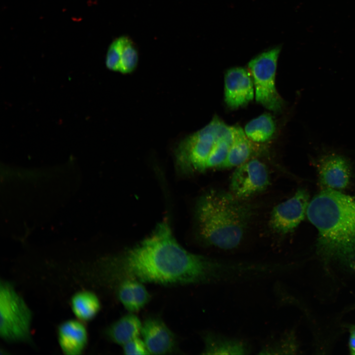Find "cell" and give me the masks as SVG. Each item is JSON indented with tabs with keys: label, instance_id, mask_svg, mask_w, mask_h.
<instances>
[{
	"label": "cell",
	"instance_id": "cell-1",
	"mask_svg": "<svg viewBox=\"0 0 355 355\" xmlns=\"http://www.w3.org/2000/svg\"><path fill=\"white\" fill-rule=\"evenodd\" d=\"M96 272L100 284L115 288L128 279L165 285L235 282L240 277L241 267L238 262L186 250L163 222L137 245L100 260Z\"/></svg>",
	"mask_w": 355,
	"mask_h": 355
},
{
	"label": "cell",
	"instance_id": "cell-2",
	"mask_svg": "<svg viewBox=\"0 0 355 355\" xmlns=\"http://www.w3.org/2000/svg\"><path fill=\"white\" fill-rule=\"evenodd\" d=\"M306 215L318 230V253L355 264V197L321 189L310 201Z\"/></svg>",
	"mask_w": 355,
	"mask_h": 355
},
{
	"label": "cell",
	"instance_id": "cell-3",
	"mask_svg": "<svg viewBox=\"0 0 355 355\" xmlns=\"http://www.w3.org/2000/svg\"><path fill=\"white\" fill-rule=\"evenodd\" d=\"M254 213L252 206L232 193L213 190L196 207L199 234L206 246L220 249L237 248Z\"/></svg>",
	"mask_w": 355,
	"mask_h": 355
},
{
	"label": "cell",
	"instance_id": "cell-4",
	"mask_svg": "<svg viewBox=\"0 0 355 355\" xmlns=\"http://www.w3.org/2000/svg\"><path fill=\"white\" fill-rule=\"evenodd\" d=\"M31 311L12 285L0 284V335L7 342H28L31 339Z\"/></svg>",
	"mask_w": 355,
	"mask_h": 355
},
{
	"label": "cell",
	"instance_id": "cell-5",
	"mask_svg": "<svg viewBox=\"0 0 355 355\" xmlns=\"http://www.w3.org/2000/svg\"><path fill=\"white\" fill-rule=\"evenodd\" d=\"M225 125L219 118L215 116L203 128L182 139L175 149L178 167L184 171L206 170L207 160L213 144Z\"/></svg>",
	"mask_w": 355,
	"mask_h": 355
},
{
	"label": "cell",
	"instance_id": "cell-6",
	"mask_svg": "<svg viewBox=\"0 0 355 355\" xmlns=\"http://www.w3.org/2000/svg\"><path fill=\"white\" fill-rule=\"evenodd\" d=\"M280 51V47H277L263 52L248 64L256 101L275 112L280 111L284 105V101L275 86L277 61Z\"/></svg>",
	"mask_w": 355,
	"mask_h": 355
},
{
	"label": "cell",
	"instance_id": "cell-7",
	"mask_svg": "<svg viewBox=\"0 0 355 355\" xmlns=\"http://www.w3.org/2000/svg\"><path fill=\"white\" fill-rule=\"evenodd\" d=\"M269 182L266 166L252 158L236 167L231 177L230 189L235 196L245 200L264 190Z\"/></svg>",
	"mask_w": 355,
	"mask_h": 355
},
{
	"label": "cell",
	"instance_id": "cell-8",
	"mask_svg": "<svg viewBox=\"0 0 355 355\" xmlns=\"http://www.w3.org/2000/svg\"><path fill=\"white\" fill-rule=\"evenodd\" d=\"M309 199L307 190L300 188L291 198L276 206L269 219L271 228L281 234L293 231L307 214Z\"/></svg>",
	"mask_w": 355,
	"mask_h": 355
},
{
	"label": "cell",
	"instance_id": "cell-9",
	"mask_svg": "<svg viewBox=\"0 0 355 355\" xmlns=\"http://www.w3.org/2000/svg\"><path fill=\"white\" fill-rule=\"evenodd\" d=\"M319 181L322 189L340 191L349 185L352 168L344 156L335 153L323 155L317 165Z\"/></svg>",
	"mask_w": 355,
	"mask_h": 355
},
{
	"label": "cell",
	"instance_id": "cell-10",
	"mask_svg": "<svg viewBox=\"0 0 355 355\" xmlns=\"http://www.w3.org/2000/svg\"><path fill=\"white\" fill-rule=\"evenodd\" d=\"M141 334L150 354L166 355L178 351L176 335L158 317L150 316L145 319Z\"/></svg>",
	"mask_w": 355,
	"mask_h": 355
},
{
	"label": "cell",
	"instance_id": "cell-11",
	"mask_svg": "<svg viewBox=\"0 0 355 355\" xmlns=\"http://www.w3.org/2000/svg\"><path fill=\"white\" fill-rule=\"evenodd\" d=\"M251 74L241 67L228 70L224 77L225 101L228 106L236 109L252 101L254 96Z\"/></svg>",
	"mask_w": 355,
	"mask_h": 355
},
{
	"label": "cell",
	"instance_id": "cell-12",
	"mask_svg": "<svg viewBox=\"0 0 355 355\" xmlns=\"http://www.w3.org/2000/svg\"><path fill=\"white\" fill-rule=\"evenodd\" d=\"M203 355H248L252 352L250 343L238 338L208 331L202 335Z\"/></svg>",
	"mask_w": 355,
	"mask_h": 355
},
{
	"label": "cell",
	"instance_id": "cell-13",
	"mask_svg": "<svg viewBox=\"0 0 355 355\" xmlns=\"http://www.w3.org/2000/svg\"><path fill=\"white\" fill-rule=\"evenodd\" d=\"M79 320H70L61 323L58 328V340L64 354H81L88 343L86 328Z\"/></svg>",
	"mask_w": 355,
	"mask_h": 355
},
{
	"label": "cell",
	"instance_id": "cell-14",
	"mask_svg": "<svg viewBox=\"0 0 355 355\" xmlns=\"http://www.w3.org/2000/svg\"><path fill=\"white\" fill-rule=\"evenodd\" d=\"M232 129L233 141L227 156L218 168L237 167L252 159L260 150L258 143L250 140L241 127L232 126Z\"/></svg>",
	"mask_w": 355,
	"mask_h": 355
},
{
	"label": "cell",
	"instance_id": "cell-15",
	"mask_svg": "<svg viewBox=\"0 0 355 355\" xmlns=\"http://www.w3.org/2000/svg\"><path fill=\"white\" fill-rule=\"evenodd\" d=\"M119 300L130 313L140 311L149 302L150 295L142 283L128 279L114 288Z\"/></svg>",
	"mask_w": 355,
	"mask_h": 355
},
{
	"label": "cell",
	"instance_id": "cell-16",
	"mask_svg": "<svg viewBox=\"0 0 355 355\" xmlns=\"http://www.w3.org/2000/svg\"><path fill=\"white\" fill-rule=\"evenodd\" d=\"M142 323L133 313L126 314L111 324L106 335L112 342L123 346L141 334Z\"/></svg>",
	"mask_w": 355,
	"mask_h": 355
},
{
	"label": "cell",
	"instance_id": "cell-17",
	"mask_svg": "<svg viewBox=\"0 0 355 355\" xmlns=\"http://www.w3.org/2000/svg\"><path fill=\"white\" fill-rule=\"evenodd\" d=\"M71 308L75 317L82 321L93 319L101 308L100 301L93 292L82 290L75 293L71 299Z\"/></svg>",
	"mask_w": 355,
	"mask_h": 355
},
{
	"label": "cell",
	"instance_id": "cell-18",
	"mask_svg": "<svg viewBox=\"0 0 355 355\" xmlns=\"http://www.w3.org/2000/svg\"><path fill=\"white\" fill-rule=\"evenodd\" d=\"M276 131V125L272 116L264 113L251 120L245 126L247 136L256 143L264 142L271 139Z\"/></svg>",
	"mask_w": 355,
	"mask_h": 355
},
{
	"label": "cell",
	"instance_id": "cell-19",
	"mask_svg": "<svg viewBox=\"0 0 355 355\" xmlns=\"http://www.w3.org/2000/svg\"><path fill=\"white\" fill-rule=\"evenodd\" d=\"M233 141L232 126L226 124L217 136L207 162V169L218 168L226 158Z\"/></svg>",
	"mask_w": 355,
	"mask_h": 355
},
{
	"label": "cell",
	"instance_id": "cell-20",
	"mask_svg": "<svg viewBox=\"0 0 355 355\" xmlns=\"http://www.w3.org/2000/svg\"><path fill=\"white\" fill-rule=\"evenodd\" d=\"M296 339L292 332L283 333L268 339L261 346L258 354H291L297 350Z\"/></svg>",
	"mask_w": 355,
	"mask_h": 355
},
{
	"label": "cell",
	"instance_id": "cell-21",
	"mask_svg": "<svg viewBox=\"0 0 355 355\" xmlns=\"http://www.w3.org/2000/svg\"><path fill=\"white\" fill-rule=\"evenodd\" d=\"M121 38V54L119 71L123 74L130 73L136 69L138 53L134 42L128 36Z\"/></svg>",
	"mask_w": 355,
	"mask_h": 355
},
{
	"label": "cell",
	"instance_id": "cell-22",
	"mask_svg": "<svg viewBox=\"0 0 355 355\" xmlns=\"http://www.w3.org/2000/svg\"><path fill=\"white\" fill-rule=\"evenodd\" d=\"M121 48V38L120 37L110 44L107 50L106 64V67L112 71H119Z\"/></svg>",
	"mask_w": 355,
	"mask_h": 355
},
{
	"label": "cell",
	"instance_id": "cell-23",
	"mask_svg": "<svg viewBox=\"0 0 355 355\" xmlns=\"http://www.w3.org/2000/svg\"><path fill=\"white\" fill-rule=\"evenodd\" d=\"M122 346L123 353L125 355L150 354L143 340H142L139 337L131 340Z\"/></svg>",
	"mask_w": 355,
	"mask_h": 355
},
{
	"label": "cell",
	"instance_id": "cell-24",
	"mask_svg": "<svg viewBox=\"0 0 355 355\" xmlns=\"http://www.w3.org/2000/svg\"><path fill=\"white\" fill-rule=\"evenodd\" d=\"M349 347L351 354L355 355V326L351 328L350 331Z\"/></svg>",
	"mask_w": 355,
	"mask_h": 355
}]
</instances>
